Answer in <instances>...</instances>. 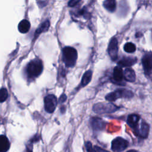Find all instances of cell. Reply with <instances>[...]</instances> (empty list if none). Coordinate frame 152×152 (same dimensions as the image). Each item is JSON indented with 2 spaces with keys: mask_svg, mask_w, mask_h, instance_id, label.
<instances>
[{
  "mask_svg": "<svg viewBox=\"0 0 152 152\" xmlns=\"http://www.w3.org/2000/svg\"><path fill=\"white\" fill-rule=\"evenodd\" d=\"M43 71L42 62L39 58H34L28 63L26 66V72L30 79L37 77Z\"/></svg>",
  "mask_w": 152,
  "mask_h": 152,
  "instance_id": "cell-1",
  "label": "cell"
},
{
  "mask_svg": "<svg viewBox=\"0 0 152 152\" xmlns=\"http://www.w3.org/2000/svg\"><path fill=\"white\" fill-rule=\"evenodd\" d=\"M77 56V50L74 48L66 46L62 49V59L66 66H74L76 63Z\"/></svg>",
  "mask_w": 152,
  "mask_h": 152,
  "instance_id": "cell-2",
  "label": "cell"
},
{
  "mask_svg": "<svg viewBox=\"0 0 152 152\" xmlns=\"http://www.w3.org/2000/svg\"><path fill=\"white\" fill-rule=\"evenodd\" d=\"M133 96L134 94L131 91L125 88H119L114 91L108 93L106 96L105 99L109 102H112L116 100L118 98L129 99L132 97Z\"/></svg>",
  "mask_w": 152,
  "mask_h": 152,
  "instance_id": "cell-3",
  "label": "cell"
},
{
  "mask_svg": "<svg viewBox=\"0 0 152 152\" xmlns=\"http://www.w3.org/2000/svg\"><path fill=\"white\" fill-rule=\"evenodd\" d=\"M119 107L112 103H100L96 104L93 107V110L94 112L99 114L110 113L116 111Z\"/></svg>",
  "mask_w": 152,
  "mask_h": 152,
  "instance_id": "cell-4",
  "label": "cell"
},
{
  "mask_svg": "<svg viewBox=\"0 0 152 152\" xmlns=\"http://www.w3.org/2000/svg\"><path fill=\"white\" fill-rule=\"evenodd\" d=\"M58 100L53 94H49L44 99L45 109L48 113H53L57 106Z\"/></svg>",
  "mask_w": 152,
  "mask_h": 152,
  "instance_id": "cell-5",
  "label": "cell"
},
{
  "mask_svg": "<svg viewBox=\"0 0 152 152\" xmlns=\"http://www.w3.org/2000/svg\"><path fill=\"white\" fill-rule=\"evenodd\" d=\"M128 146V142L126 140L121 137H117L112 141L111 148L114 152H122Z\"/></svg>",
  "mask_w": 152,
  "mask_h": 152,
  "instance_id": "cell-6",
  "label": "cell"
},
{
  "mask_svg": "<svg viewBox=\"0 0 152 152\" xmlns=\"http://www.w3.org/2000/svg\"><path fill=\"white\" fill-rule=\"evenodd\" d=\"M142 65L145 74L149 75L152 72V52H146L142 58Z\"/></svg>",
  "mask_w": 152,
  "mask_h": 152,
  "instance_id": "cell-7",
  "label": "cell"
},
{
  "mask_svg": "<svg viewBox=\"0 0 152 152\" xmlns=\"http://www.w3.org/2000/svg\"><path fill=\"white\" fill-rule=\"evenodd\" d=\"M108 53L112 59V60L115 61L116 60L118 57V40L115 37H113L108 46L107 49Z\"/></svg>",
  "mask_w": 152,
  "mask_h": 152,
  "instance_id": "cell-8",
  "label": "cell"
},
{
  "mask_svg": "<svg viewBox=\"0 0 152 152\" xmlns=\"http://www.w3.org/2000/svg\"><path fill=\"white\" fill-rule=\"evenodd\" d=\"M90 124L92 128L95 131H102L104 129L106 126V122L102 119L97 117L91 118Z\"/></svg>",
  "mask_w": 152,
  "mask_h": 152,
  "instance_id": "cell-9",
  "label": "cell"
},
{
  "mask_svg": "<svg viewBox=\"0 0 152 152\" xmlns=\"http://www.w3.org/2000/svg\"><path fill=\"white\" fill-rule=\"evenodd\" d=\"M135 134L142 138H146L148 137L149 132V125L144 121H142L141 126L134 130Z\"/></svg>",
  "mask_w": 152,
  "mask_h": 152,
  "instance_id": "cell-10",
  "label": "cell"
},
{
  "mask_svg": "<svg viewBox=\"0 0 152 152\" xmlns=\"http://www.w3.org/2000/svg\"><path fill=\"white\" fill-rule=\"evenodd\" d=\"M137 61V58L134 56H124L118 63L119 66L129 67L134 65Z\"/></svg>",
  "mask_w": 152,
  "mask_h": 152,
  "instance_id": "cell-11",
  "label": "cell"
},
{
  "mask_svg": "<svg viewBox=\"0 0 152 152\" xmlns=\"http://www.w3.org/2000/svg\"><path fill=\"white\" fill-rule=\"evenodd\" d=\"M124 78V72L122 69L119 66H116L113 69V81L114 82H118V84H120V83L122 81Z\"/></svg>",
  "mask_w": 152,
  "mask_h": 152,
  "instance_id": "cell-12",
  "label": "cell"
},
{
  "mask_svg": "<svg viewBox=\"0 0 152 152\" xmlns=\"http://www.w3.org/2000/svg\"><path fill=\"white\" fill-rule=\"evenodd\" d=\"M140 120V116L137 114H131L128 116L127 124L134 130L138 128V123Z\"/></svg>",
  "mask_w": 152,
  "mask_h": 152,
  "instance_id": "cell-13",
  "label": "cell"
},
{
  "mask_svg": "<svg viewBox=\"0 0 152 152\" xmlns=\"http://www.w3.org/2000/svg\"><path fill=\"white\" fill-rule=\"evenodd\" d=\"M10 147L8 138L4 135H0V152H7Z\"/></svg>",
  "mask_w": 152,
  "mask_h": 152,
  "instance_id": "cell-14",
  "label": "cell"
},
{
  "mask_svg": "<svg viewBox=\"0 0 152 152\" xmlns=\"http://www.w3.org/2000/svg\"><path fill=\"white\" fill-rule=\"evenodd\" d=\"M135 73L131 68H126L124 71V78L129 82H134L135 80Z\"/></svg>",
  "mask_w": 152,
  "mask_h": 152,
  "instance_id": "cell-15",
  "label": "cell"
},
{
  "mask_svg": "<svg viewBox=\"0 0 152 152\" xmlns=\"http://www.w3.org/2000/svg\"><path fill=\"white\" fill-rule=\"evenodd\" d=\"M30 28V24L28 20H23L21 21L18 26V30L21 33H26L28 31Z\"/></svg>",
  "mask_w": 152,
  "mask_h": 152,
  "instance_id": "cell-16",
  "label": "cell"
},
{
  "mask_svg": "<svg viewBox=\"0 0 152 152\" xmlns=\"http://www.w3.org/2000/svg\"><path fill=\"white\" fill-rule=\"evenodd\" d=\"M50 26V23L48 20H46L44 22H43L40 26L39 27L37 28V29L36 30V31H35L34 33V39H36V37L42 33L46 31L49 27Z\"/></svg>",
  "mask_w": 152,
  "mask_h": 152,
  "instance_id": "cell-17",
  "label": "cell"
},
{
  "mask_svg": "<svg viewBox=\"0 0 152 152\" xmlns=\"http://www.w3.org/2000/svg\"><path fill=\"white\" fill-rule=\"evenodd\" d=\"M92 78V71L91 70H88L84 72L82 77L81 84L83 87L87 86L91 81Z\"/></svg>",
  "mask_w": 152,
  "mask_h": 152,
  "instance_id": "cell-18",
  "label": "cell"
},
{
  "mask_svg": "<svg viewBox=\"0 0 152 152\" xmlns=\"http://www.w3.org/2000/svg\"><path fill=\"white\" fill-rule=\"evenodd\" d=\"M116 6V1L114 0H106L103 2V7L110 12L115 11Z\"/></svg>",
  "mask_w": 152,
  "mask_h": 152,
  "instance_id": "cell-19",
  "label": "cell"
},
{
  "mask_svg": "<svg viewBox=\"0 0 152 152\" xmlns=\"http://www.w3.org/2000/svg\"><path fill=\"white\" fill-rule=\"evenodd\" d=\"M124 49L125 52L128 53H132L135 51L136 46L134 43L131 42H128L125 44L124 46Z\"/></svg>",
  "mask_w": 152,
  "mask_h": 152,
  "instance_id": "cell-20",
  "label": "cell"
},
{
  "mask_svg": "<svg viewBox=\"0 0 152 152\" xmlns=\"http://www.w3.org/2000/svg\"><path fill=\"white\" fill-rule=\"evenodd\" d=\"M8 93L5 88H2L0 89V103L5 102L8 98Z\"/></svg>",
  "mask_w": 152,
  "mask_h": 152,
  "instance_id": "cell-21",
  "label": "cell"
},
{
  "mask_svg": "<svg viewBox=\"0 0 152 152\" xmlns=\"http://www.w3.org/2000/svg\"><path fill=\"white\" fill-rule=\"evenodd\" d=\"M86 148L87 152H96L90 141H87L86 142Z\"/></svg>",
  "mask_w": 152,
  "mask_h": 152,
  "instance_id": "cell-22",
  "label": "cell"
},
{
  "mask_svg": "<svg viewBox=\"0 0 152 152\" xmlns=\"http://www.w3.org/2000/svg\"><path fill=\"white\" fill-rule=\"evenodd\" d=\"M40 135H38V134H36L34 135L30 140V142H31V144L32 145L33 143H34V142H36L37 141H39L40 140Z\"/></svg>",
  "mask_w": 152,
  "mask_h": 152,
  "instance_id": "cell-23",
  "label": "cell"
},
{
  "mask_svg": "<svg viewBox=\"0 0 152 152\" xmlns=\"http://www.w3.org/2000/svg\"><path fill=\"white\" fill-rule=\"evenodd\" d=\"M80 1H77V0H72V1H70L68 2V6L69 7H74V6H75L78 3H79Z\"/></svg>",
  "mask_w": 152,
  "mask_h": 152,
  "instance_id": "cell-24",
  "label": "cell"
},
{
  "mask_svg": "<svg viewBox=\"0 0 152 152\" xmlns=\"http://www.w3.org/2000/svg\"><path fill=\"white\" fill-rule=\"evenodd\" d=\"M94 150H96V152H109V151H108L106 150H104L102 148H101L100 147H98V146H96V145L94 147Z\"/></svg>",
  "mask_w": 152,
  "mask_h": 152,
  "instance_id": "cell-25",
  "label": "cell"
},
{
  "mask_svg": "<svg viewBox=\"0 0 152 152\" xmlns=\"http://www.w3.org/2000/svg\"><path fill=\"white\" fill-rule=\"evenodd\" d=\"M66 99V96L65 94H62L60 96V97H59V103H64V102H65Z\"/></svg>",
  "mask_w": 152,
  "mask_h": 152,
  "instance_id": "cell-26",
  "label": "cell"
},
{
  "mask_svg": "<svg viewBox=\"0 0 152 152\" xmlns=\"http://www.w3.org/2000/svg\"><path fill=\"white\" fill-rule=\"evenodd\" d=\"M38 5H39V7H43L46 5V3L48 2V1H37V2Z\"/></svg>",
  "mask_w": 152,
  "mask_h": 152,
  "instance_id": "cell-27",
  "label": "cell"
},
{
  "mask_svg": "<svg viewBox=\"0 0 152 152\" xmlns=\"http://www.w3.org/2000/svg\"><path fill=\"white\" fill-rule=\"evenodd\" d=\"M61 109V113H64V112H65V106H62Z\"/></svg>",
  "mask_w": 152,
  "mask_h": 152,
  "instance_id": "cell-28",
  "label": "cell"
},
{
  "mask_svg": "<svg viewBox=\"0 0 152 152\" xmlns=\"http://www.w3.org/2000/svg\"><path fill=\"white\" fill-rule=\"evenodd\" d=\"M27 152H33L32 151V148H27Z\"/></svg>",
  "mask_w": 152,
  "mask_h": 152,
  "instance_id": "cell-29",
  "label": "cell"
},
{
  "mask_svg": "<svg viewBox=\"0 0 152 152\" xmlns=\"http://www.w3.org/2000/svg\"><path fill=\"white\" fill-rule=\"evenodd\" d=\"M126 152H138V151L137 150H130L127 151Z\"/></svg>",
  "mask_w": 152,
  "mask_h": 152,
  "instance_id": "cell-30",
  "label": "cell"
},
{
  "mask_svg": "<svg viewBox=\"0 0 152 152\" xmlns=\"http://www.w3.org/2000/svg\"><path fill=\"white\" fill-rule=\"evenodd\" d=\"M0 125H1V119H0Z\"/></svg>",
  "mask_w": 152,
  "mask_h": 152,
  "instance_id": "cell-31",
  "label": "cell"
}]
</instances>
